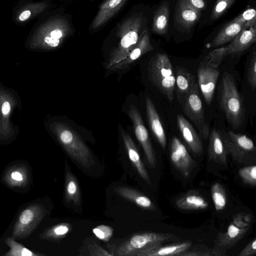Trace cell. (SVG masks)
Wrapping results in <instances>:
<instances>
[{"label": "cell", "instance_id": "obj_14", "mask_svg": "<svg viewBox=\"0 0 256 256\" xmlns=\"http://www.w3.org/2000/svg\"><path fill=\"white\" fill-rule=\"evenodd\" d=\"M170 158L174 167L184 176H188L195 166V162L186 146L176 136L170 144Z\"/></svg>", "mask_w": 256, "mask_h": 256}, {"label": "cell", "instance_id": "obj_6", "mask_svg": "<svg viewBox=\"0 0 256 256\" xmlns=\"http://www.w3.org/2000/svg\"><path fill=\"white\" fill-rule=\"evenodd\" d=\"M149 76L156 88L172 102L174 98L175 75L172 66L168 56L156 55L150 62Z\"/></svg>", "mask_w": 256, "mask_h": 256}, {"label": "cell", "instance_id": "obj_19", "mask_svg": "<svg viewBox=\"0 0 256 256\" xmlns=\"http://www.w3.org/2000/svg\"><path fill=\"white\" fill-rule=\"evenodd\" d=\"M175 80V89L177 98L182 106L186 97L198 82L192 74L182 68H180L177 70Z\"/></svg>", "mask_w": 256, "mask_h": 256}, {"label": "cell", "instance_id": "obj_4", "mask_svg": "<svg viewBox=\"0 0 256 256\" xmlns=\"http://www.w3.org/2000/svg\"><path fill=\"white\" fill-rule=\"evenodd\" d=\"M176 236L170 233L147 232L136 234L118 246H110L113 256H140L144 252L172 240Z\"/></svg>", "mask_w": 256, "mask_h": 256}, {"label": "cell", "instance_id": "obj_27", "mask_svg": "<svg viewBox=\"0 0 256 256\" xmlns=\"http://www.w3.org/2000/svg\"><path fill=\"white\" fill-rule=\"evenodd\" d=\"M200 12L196 10L180 0L176 10V20L182 27L192 28L198 20Z\"/></svg>", "mask_w": 256, "mask_h": 256}, {"label": "cell", "instance_id": "obj_16", "mask_svg": "<svg viewBox=\"0 0 256 256\" xmlns=\"http://www.w3.org/2000/svg\"><path fill=\"white\" fill-rule=\"evenodd\" d=\"M256 26L246 28L240 32L226 46L223 47L225 57L240 54L248 49L256 40Z\"/></svg>", "mask_w": 256, "mask_h": 256}, {"label": "cell", "instance_id": "obj_40", "mask_svg": "<svg viewBox=\"0 0 256 256\" xmlns=\"http://www.w3.org/2000/svg\"><path fill=\"white\" fill-rule=\"evenodd\" d=\"M256 253V239L251 240L238 254V256H250Z\"/></svg>", "mask_w": 256, "mask_h": 256}, {"label": "cell", "instance_id": "obj_29", "mask_svg": "<svg viewBox=\"0 0 256 256\" xmlns=\"http://www.w3.org/2000/svg\"><path fill=\"white\" fill-rule=\"evenodd\" d=\"M244 29L246 28L242 24L231 21L215 36L211 44L212 46L217 47L232 41Z\"/></svg>", "mask_w": 256, "mask_h": 256}, {"label": "cell", "instance_id": "obj_26", "mask_svg": "<svg viewBox=\"0 0 256 256\" xmlns=\"http://www.w3.org/2000/svg\"><path fill=\"white\" fill-rule=\"evenodd\" d=\"M192 244L191 242H186L166 246L160 245L144 252L140 256H179L186 252Z\"/></svg>", "mask_w": 256, "mask_h": 256}, {"label": "cell", "instance_id": "obj_36", "mask_svg": "<svg viewBox=\"0 0 256 256\" xmlns=\"http://www.w3.org/2000/svg\"><path fill=\"white\" fill-rule=\"evenodd\" d=\"M236 0H217L216 4L212 11L210 18L215 20L220 17Z\"/></svg>", "mask_w": 256, "mask_h": 256}, {"label": "cell", "instance_id": "obj_30", "mask_svg": "<svg viewBox=\"0 0 256 256\" xmlns=\"http://www.w3.org/2000/svg\"><path fill=\"white\" fill-rule=\"evenodd\" d=\"M65 198L67 202L79 205L80 192L77 179L68 169L65 172Z\"/></svg>", "mask_w": 256, "mask_h": 256}, {"label": "cell", "instance_id": "obj_18", "mask_svg": "<svg viewBox=\"0 0 256 256\" xmlns=\"http://www.w3.org/2000/svg\"><path fill=\"white\" fill-rule=\"evenodd\" d=\"M177 124L180 132L192 150L200 154L203 150L202 141L192 125L183 116L178 114Z\"/></svg>", "mask_w": 256, "mask_h": 256}, {"label": "cell", "instance_id": "obj_41", "mask_svg": "<svg viewBox=\"0 0 256 256\" xmlns=\"http://www.w3.org/2000/svg\"><path fill=\"white\" fill-rule=\"evenodd\" d=\"M190 8L200 12L205 8L206 4L203 0H182Z\"/></svg>", "mask_w": 256, "mask_h": 256}, {"label": "cell", "instance_id": "obj_17", "mask_svg": "<svg viewBox=\"0 0 256 256\" xmlns=\"http://www.w3.org/2000/svg\"><path fill=\"white\" fill-rule=\"evenodd\" d=\"M208 138V156L209 158L218 164H226L228 154L222 134L214 128L210 132Z\"/></svg>", "mask_w": 256, "mask_h": 256}, {"label": "cell", "instance_id": "obj_2", "mask_svg": "<svg viewBox=\"0 0 256 256\" xmlns=\"http://www.w3.org/2000/svg\"><path fill=\"white\" fill-rule=\"evenodd\" d=\"M74 33L72 16L60 12L51 16L39 24L32 33L31 40L35 47L56 48Z\"/></svg>", "mask_w": 256, "mask_h": 256}, {"label": "cell", "instance_id": "obj_1", "mask_svg": "<svg viewBox=\"0 0 256 256\" xmlns=\"http://www.w3.org/2000/svg\"><path fill=\"white\" fill-rule=\"evenodd\" d=\"M141 8L132 7L108 34L107 39L113 46L106 64L108 70L126 56L148 29V20Z\"/></svg>", "mask_w": 256, "mask_h": 256}, {"label": "cell", "instance_id": "obj_13", "mask_svg": "<svg viewBox=\"0 0 256 256\" xmlns=\"http://www.w3.org/2000/svg\"><path fill=\"white\" fill-rule=\"evenodd\" d=\"M198 84L202 96L208 104L213 98L217 80L220 74L218 68H214L202 61L197 71Z\"/></svg>", "mask_w": 256, "mask_h": 256}, {"label": "cell", "instance_id": "obj_5", "mask_svg": "<svg viewBox=\"0 0 256 256\" xmlns=\"http://www.w3.org/2000/svg\"><path fill=\"white\" fill-rule=\"evenodd\" d=\"M55 132L60 143L72 158L86 168L94 164L90 150L72 128L60 123L55 126Z\"/></svg>", "mask_w": 256, "mask_h": 256}, {"label": "cell", "instance_id": "obj_35", "mask_svg": "<svg viewBox=\"0 0 256 256\" xmlns=\"http://www.w3.org/2000/svg\"><path fill=\"white\" fill-rule=\"evenodd\" d=\"M238 174L243 182L247 184L255 186L256 184V166L252 165L242 168L238 170Z\"/></svg>", "mask_w": 256, "mask_h": 256}, {"label": "cell", "instance_id": "obj_44", "mask_svg": "<svg viewBox=\"0 0 256 256\" xmlns=\"http://www.w3.org/2000/svg\"></svg>", "mask_w": 256, "mask_h": 256}, {"label": "cell", "instance_id": "obj_34", "mask_svg": "<svg viewBox=\"0 0 256 256\" xmlns=\"http://www.w3.org/2000/svg\"><path fill=\"white\" fill-rule=\"evenodd\" d=\"M232 22L242 24L245 28L256 26V12L254 8H248L235 18Z\"/></svg>", "mask_w": 256, "mask_h": 256}, {"label": "cell", "instance_id": "obj_9", "mask_svg": "<svg viewBox=\"0 0 256 256\" xmlns=\"http://www.w3.org/2000/svg\"><path fill=\"white\" fill-rule=\"evenodd\" d=\"M182 107L186 115L196 127L201 137L206 140L208 138L210 128L204 116L198 83L186 97Z\"/></svg>", "mask_w": 256, "mask_h": 256}, {"label": "cell", "instance_id": "obj_33", "mask_svg": "<svg viewBox=\"0 0 256 256\" xmlns=\"http://www.w3.org/2000/svg\"><path fill=\"white\" fill-rule=\"evenodd\" d=\"M212 198L216 210L224 209L226 204V191L220 184H214L211 188Z\"/></svg>", "mask_w": 256, "mask_h": 256}, {"label": "cell", "instance_id": "obj_28", "mask_svg": "<svg viewBox=\"0 0 256 256\" xmlns=\"http://www.w3.org/2000/svg\"><path fill=\"white\" fill-rule=\"evenodd\" d=\"M169 17V4L164 1L154 12L152 26V32L158 34H164L168 26Z\"/></svg>", "mask_w": 256, "mask_h": 256}, {"label": "cell", "instance_id": "obj_8", "mask_svg": "<svg viewBox=\"0 0 256 256\" xmlns=\"http://www.w3.org/2000/svg\"><path fill=\"white\" fill-rule=\"evenodd\" d=\"M46 214L42 204H32L24 209L19 214L12 231L16 240L28 238L37 228Z\"/></svg>", "mask_w": 256, "mask_h": 256}, {"label": "cell", "instance_id": "obj_20", "mask_svg": "<svg viewBox=\"0 0 256 256\" xmlns=\"http://www.w3.org/2000/svg\"><path fill=\"white\" fill-rule=\"evenodd\" d=\"M121 136L128 158L141 178L148 184L151 182L142 162L138 149L131 136L124 129L120 130Z\"/></svg>", "mask_w": 256, "mask_h": 256}, {"label": "cell", "instance_id": "obj_43", "mask_svg": "<svg viewBox=\"0 0 256 256\" xmlns=\"http://www.w3.org/2000/svg\"><path fill=\"white\" fill-rule=\"evenodd\" d=\"M60 0L62 2H72V1H76V0Z\"/></svg>", "mask_w": 256, "mask_h": 256}, {"label": "cell", "instance_id": "obj_38", "mask_svg": "<svg viewBox=\"0 0 256 256\" xmlns=\"http://www.w3.org/2000/svg\"><path fill=\"white\" fill-rule=\"evenodd\" d=\"M92 232L99 240L107 242L113 234V229L109 226L100 224L94 228Z\"/></svg>", "mask_w": 256, "mask_h": 256}, {"label": "cell", "instance_id": "obj_31", "mask_svg": "<svg viewBox=\"0 0 256 256\" xmlns=\"http://www.w3.org/2000/svg\"><path fill=\"white\" fill-rule=\"evenodd\" d=\"M5 242L10 250L4 254V256H42L44 254L36 252L18 242L12 236L7 237Z\"/></svg>", "mask_w": 256, "mask_h": 256}, {"label": "cell", "instance_id": "obj_21", "mask_svg": "<svg viewBox=\"0 0 256 256\" xmlns=\"http://www.w3.org/2000/svg\"><path fill=\"white\" fill-rule=\"evenodd\" d=\"M146 106L151 130L160 146L164 149L166 145L165 132L154 105L148 96H147L146 100Z\"/></svg>", "mask_w": 256, "mask_h": 256}, {"label": "cell", "instance_id": "obj_15", "mask_svg": "<svg viewBox=\"0 0 256 256\" xmlns=\"http://www.w3.org/2000/svg\"><path fill=\"white\" fill-rule=\"evenodd\" d=\"M153 50L154 47L150 40V31L148 28L136 46L122 60L112 66L110 70L126 68L142 55Z\"/></svg>", "mask_w": 256, "mask_h": 256}, {"label": "cell", "instance_id": "obj_3", "mask_svg": "<svg viewBox=\"0 0 256 256\" xmlns=\"http://www.w3.org/2000/svg\"><path fill=\"white\" fill-rule=\"evenodd\" d=\"M219 101L228 122L234 129L239 128L245 116V108L233 76L225 72L222 78Z\"/></svg>", "mask_w": 256, "mask_h": 256}, {"label": "cell", "instance_id": "obj_23", "mask_svg": "<svg viewBox=\"0 0 256 256\" xmlns=\"http://www.w3.org/2000/svg\"><path fill=\"white\" fill-rule=\"evenodd\" d=\"M114 190L121 197L142 208L152 211L156 210V206L148 196L134 188L128 186H118L115 188Z\"/></svg>", "mask_w": 256, "mask_h": 256}, {"label": "cell", "instance_id": "obj_42", "mask_svg": "<svg viewBox=\"0 0 256 256\" xmlns=\"http://www.w3.org/2000/svg\"><path fill=\"white\" fill-rule=\"evenodd\" d=\"M2 110L4 114H7L10 110V105L8 102H4L2 106Z\"/></svg>", "mask_w": 256, "mask_h": 256}, {"label": "cell", "instance_id": "obj_25", "mask_svg": "<svg viewBox=\"0 0 256 256\" xmlns=\"http://www.w3.org/2000/svg\"><path fill=\"white\" fill-rule=\"evenodd\" d=\"M176 206L183 210H197L207 208L208 206L206 199L200 193L191 191L178 198Z\"/></svg>", "mask_w": 256, "mask_h": 256}, {"label": "cell", "instance_id": "obj_39", "mask_svg": "<svg viewBox=\"0 0 256 256\" xmlns=\"http://www.w3.org/2000/svg\"><path fill=\"white\" fill-rule=\"evenodd\" d=\"M88 249L89 250V254L92 256H113L111 252L106 250L96 242H93L89 244Z\"/></svg>", "mask_w": 256, "mask_h": 256}, {"label": "cell", "instance_id": "obj_7", "mask_svg": "<svg viewBox=\"0 0 256 256\" xmlns=\"http://www.w3.org/2000/svg\"><path fill=\"white\" fill-rule=\"evenodd\" d=\"M222 136L227 152L234 160L243 164L255 162L256 148L252 139L232 131L224 133Z\"/></svg>", "mask_w": 256, "mask_h": 256}, {"label": "cell", "instance_id": "obj_12", "mask_svg": "<svg viewBox=\"0 0 256 256\" xmlns=\"http://www.w3.org/2000/svg\"><path fill=\"white\" fill-rule=\"evenodd\" d=\"M129 0H104L99 6L88 31L95 33L105 26L122 9Z\"/></svg>", "mask_w": 256, "mask_h": 256}, {"label": "cell", "instance_id": "obj_10", "mask_svg": "<svg viewBox=\"0 0 256 256\" xmlns=\"http://www.w3.org/2000/svg\"><path fill=\"white\" fill-rule=\"evenodd\" d=\"M252 218V216L248 214L240 212L235 214L226 232L218 235L217 244L224 248L233 246L250 229Z\"/></svg>", "mask_w": 256, "mask_h": 256}, {"label": "cell", "instance_id": "obj_24", "mask_svg": "<svg viewBox=\"0 0 256 256\" xmlns=\"http://www.w3.org/2000/svg\"><path fill=\"white\" fill-rule=\"evenodd\" d=\"M52 2L50 0L32 2L22 7L16 16V22H24L38 16L49 9Z\"/></svg>", "mask_w": 256, "mask_h": 256}, {"label": "cell", "instance_id": "obj_37", "mask_svg": "<svg viewBox=\"0 0 256 256\" xmlns=\"http://www.w3.org/2000/svg\"><path fill=\"white\" fill-rule=\"evenodd\" d=\"M247 80L250 86L255 90L256 86V52L254 50L250 58L247 72Z\"/></svg>", "mask_w": 256, "mask_h": 256}, {"label": "cell", "instance_id": "obj_32", "mask_svg": "<svg viewBox=\"0 0 256 256\" xmlns=\"http://www.w3.org/2000/svg\"><path fill=\"white\" fill-rule=\"evenodd\" d=\"M68 223L62 222L54 226L44 230L40 236L41 239L56 240L65 236L71 230Z\"/></svg>", "mask_w": 256, "mask_h": 256}, {"label": "cell", "instance_id": "obj_11", "mask_svg": "<svg viewBox=\"0 0 256 256\" xmlns=\"http://www.w3.org/2000/svg\"><path fill=\"white\" fill-rule=\"evenodd\" d=\"M128 114L132 121L136 136L143 148L148 164L151 168H154L156 166L155 153L141 115L132 104L130 106Z\"/></svg>", "mask_w": 256, "mask_h": 256}, {"label": "cell", "instance_id": "obj_22", "mask_svg": "<svg viewBox=\"0 0 256 256\" xmlns=\"http://www.w3.org/2000/svg\"><path fill=\"white\" fill-rule=\"evenodd\" d=\"M30 174L28 166L22 164H14L5 172L4 180L12 188H23L28 183Z\"/></svg>", "mask_w": 256, "mask_h": 256}]
</instances>
